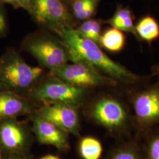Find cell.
Wrapping results in <instances>:
<instances>
[{"mask_svg": "<svg viewBox=\"0 0 159 159\" xmlns=\"http://www.w3.org/2000/svg\"><path fill=\"white\" fill-rule=\"evenodd\" d=\"M102 152L101 142L93 137H85L79 143V153L83 159H99Z\"/></svg>", "mask_w": 159, "mask_h": 159, "instance_id": "16", "label": "cell"}, {"mask_svg": "<svg viewBox=\"0 0 159 159\" xmlns=\"http://www.w3.org/2000/svg\"><path fill=\"white\" fill-rule=\"evenodd\" d=\"M0 142L7 150L15 154H23L28 149L31 137L26 126L17 121L6 120L0 125Z\"/></svg>", "mask_w": 159, "mask_h": 159, "instance_id": "10", "label": "cell"}, {"mask_svg": "<svg viewBox=\"0 0 159 159\" xmlns=\"http://www.w3.org/2000/svg\"><path fill=\"white\" fill-rule=\"evenodd\" d=\"M108 159H145L142 148L136 143H125L116 148Z\"/></svg>", "mask_w": 159, "mask_h": 159, "instance_id": "17", "label": "cell"}, {"mask_svg": "<svg viewBox=\"0 0 159 159\" xmlns=\"http://www.w3.org/2000/svg\"><path fill=\"white\" fill-rule=\"evenodd\" d=\"M36 113L67 133L79 136V116L77 108L64 104L50 103L46 104Z\"/></svg>", "mask_w": 159, "mask_h": 159, "instance_id": "9", "label": "cell"}, {"mask_svg": "<svg viewBox=\"0 0 159 159\" xmlns=\"http://www.w3.org/2000/svg\"><path fill=\"white\" fill-rule=\"evenodd\" d=\"M142 150L145 159H159V133L148 138Z\"/></svg>", "mask_w": 159, "mask_h": 159, "instance_id": "19", "label": "cell"}, {"mask_svg": "<svg viewBox=\"0 0 159 159\" xmlns=\"http://www.w3.org/2000/svg\"><path fill=\"white\" fill-rule=\"evenodd\" d=\"M152 72L155 76H156L159 80V63L154 66L152 68Z\"/></svg>", "mask_w": 159, "mask_h": 159, "instance_id": "23", "label": "cell"}, {"mask_svg": "<svg viewBox=\"0 0 159 159\" xmlns=\"http://www.w3.org/2000/svg\"><path fill=\"white\" fill-rule=\"evenodd\" d=\"M90 114L97 123L113 132L126 130L130 122L126 106L112 97L97 99L91 106Z\"/></svg>", "mask_w": 159, "mask_h": 159, "instance_id": "6", "label": "cell"}, {"mask_svg": "<svg viewBox=\"0 0 159 159\" xmlns=\"http://www.w3.org/2000/svg\"><path fill=\"white\" fill-rule=\"evenodd\" d=\"M43 73V68L30 66L16 51H8L0 60V85L11 91L30 89Z\"/></svg>", "mask_w": 159, "mask_h": 159, "instance_id": "2", "label": "cell"}, {"mask_svg": "<svg viewBox=\"0 0 159 159\" xmlns=\"http://www.w3.org/2000/svg\"><path fill=\"white\" fill-rule=\"evenodd\" d=\"M30 14L41 25L58 35L65 27L72 26V16L63 0H31Z\"/></svg>", "mask_w": 159, "mask_h": 159, "instance_id": "7", "label": "cell"}, {"mask_svg": "<svg viewBox=\"0 0 159 159\" xmlns=\"http://www.w3.org/2000/svg\"><path fill=\"white\" fill-rule=\"evenodd\" d=\"M3 2L10 3L14 6L15 8H22L19 0H1Z\"/></svg>", "mask_w": 159, "mask_h": 159, "instance_id": "22", "label": "cell"}, {"mask_svg": "<svg viewBox=\"0 0 159 159\" xmlns=\"http://www.w3.org/2000/svg\"><path fill=\"white\" fill-rule=\"evenodd\" d=\"M0 159H2V152H1V148H0Z\"/></svg>", "mask_w": 159, "mask_h": 159, "instance_id": "26", "label": "cell"}, {"mask_svg": "<svg viewBox=\"0 0 159 159\" xmlns=\"http://www.w3.org/2000/svg\"><path fill=\"white\" fill-rule=\"evenodd\" d=\"M25 50L40 65L52 71L68 63L67 48L61 39L46 32H36L25 39Z\"/></svg>", "mask_w": 159, "mask_h": 159, "instance_id": "3", "label": "cell"}, {"mask_svg": "<svg viewBox=\"0 0 159 159\" xmlns=\"http://www.w3.org/2000/svg\"><path fill=\"white\" fill-rule=\"evenodd\" d=\"M22 8L31 14V0H19Z\"/></svg>", "mask_w": 159, "mask_h": 159, "instance_id": "21", "label": "cell"}, {"mask_svg": "<svg viewBox=\"0 0 159 159\" xmlns=\"http://www.w3.org/2000/svg\"><path fill=\"white\" fill-rule=\"evenodd\" d=\"M31 96L46 104L61 103L77 108L84 100L85 89L70 85L50 74L34 87Z\"/></svg>", "mask_w": 159, "mask_h": 159, "instance_id": "4", "label": "cell"}, {"mask_svg": "<svg viewBox=\"0 0 159 159\" xmlns=\"http://www.w3.org/2000/svg\"><path fill=\"white\" fill-rule=\"evenodd\" d=\"M9 159H28L26 156H24L23 154H15V155L12 156Z\"/></svg>", "mask_w": 159, "mask_h": 159, "instance_id": "24", "label": "cell"}, {"mask_svg": "<svg viewBox=\"0 0 159 159\" xmlns=\"http://www.w3.org/2000/svg\"><path fill=\"white\" fill-rule=\"evenodd\" d=\"M102 23L98 20L89 19L85 20L78 29H75L81 36L95 42L99 46Z\"/></svg>", "mask_w": 159, "mask_h": 159, "instance_id": "18", "label": "cell"}, {"mask_svg": "<svg viewBox=\"0 0 159 159\" xmlns=\"http://www.w3.org/2000/svg\"><path fill=\"white\" fill-rule=\"evenodd\" d=\"M40 159H60L56 156L54 155H51V154H48L45 156H43V157L40 158Z\"/></svg>", "mask_w": 159, "mask_h": 159, "instance_id": "25", "label": "cell"}, {"mask_svg": "<svg viewBox=\"0 0 159 159\" xmlns=\"http://www.w3.org/2000/svg\"><path fill=\"white\" fill-rule=\"evenodd\" d=\"M137 125L143 129L159 123V85L137 92L132 97Z\"/></svg>", "mask_w": 159, "mask_h": 159, "instance_id": "8", "label": "cell"}, {"mask_svg": "<svg viewBox=\"0 0 159 159\" xmlns=\"http://www.w3.org/2000/svg\"><path fill=\"white\" fill-rule=\"evenodd\" d=\"M134 19L133 13L129 8L119 5L113 16L107 20V23L115 29L134 35L138 39L133 21Z\"/></svg>", "mask_w": 159, "mask_h": 159, "instance_id": "13", "label": "cell"}, {"mask_svg": "<svg viewBox=\"0 0 159 159\" xmlns=\"http://www.w3.org/2000/svg\"><path fill=\"white\" fill-rule=\"evenodd\" d=\"M50 74L75 87L86 89L98 86L116 85L117 82L102 74L84 61L67 63L50 71Z\"/></svg>", "mask_w": 159, "mask_h": 159, "instance_id": "5", "label": "cell"}, {"mask_svg": "<svg viewBox=\"0 0 159 159\" xmlns=\"http://www.w3.org/2000/svg\"><path fill=\"white\" fill-rule=\"evenodd\" d=\"M126 37L123 31L114 27L106 30L101 35L99 46L111 52H119L125 48Z\"/></svg>", "mask_w": 159, "mask_h": 159, "instance_id": "14", "label": "cell"}, {"mask_svg": "<svg viewBox=\"0 0 159 159\" xmlns=\"http://www.w3.org/2000/svg\"><path fill=\"white\" fill-rule=\"evenodd\" d=\"M67 48L70 61L89 63L109 77L125 84H134L139 77L130 70L111 59L92 40L81 36L77 31L68 25L59 35Z\"/></svg>", "mask_w": 159, "mask_h": 159, "instance_id": "1", "label": "cell"}, {"mask_svg": "<svg viewBox=\"0 0 159 159\" xmlns=\"http://www.w3.org/2000/svg\"><path fill=\"white\" fill-rule=\"evenodd\" d=\"M32 110L31 104L23 97L10 91L0 93V120L31 113Z\"/></svg>", "mask_w": 159, "mask_h": 159, "instance_id": "12", "label": "cell"}, {"mask_svg": "<svg viewBox=\"0 0 159 159\" xmlns=\"http://www.w3.org/2000/svg\"><path fill=\"white\" fill-rule=\"evenodd\" d=\"M137 38L151 43L159 38V24L150 15L142 17L135 25Z\"/></svg>", "mask_w": 159, "mask_h": 159, "instance_id": "15", "label": "cell"}, {"mask_svg": "<svg viewBox=\"0 0 159 159\" xmlns=\"http://www.w3.org/2000/svg\"><path fill=\"white\" fill-rule=\"evenodd\" d=\"M32 119L33 130L40 144L51 145L60 150H68L70 148L68 133L37 113Z\"/></svg>", "mask_w": 159, "mask_h": 159, "instance_id": "11", "label": "cell"}, {"mask_svg": "<svg viewBox=\"0 0 159 159\" xmlns=\"http://www.w3.org/2000/svg\"><path fill=\"white\" fill-rule=\"evenodd\" d=\"M6 17L3 12L0 9V35L3 34L6 31Z\"/></svg>", "mask_w": 159, "mask_h": 159, "instance_id": "20", "label": "cell"}]
</instances>
